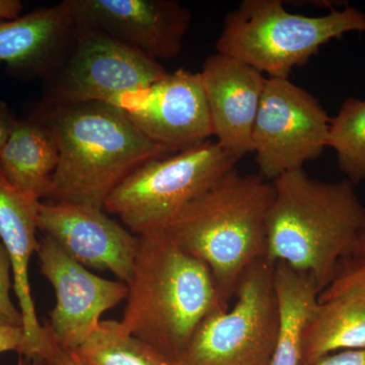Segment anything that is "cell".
<instances>
[{"label":"cell","mask_w":365,"mask_h":365,"mask_svg":"<svg viewBox=\"0 0 365 365\" xmlns=\"http://www.w3.org/2000/svg\"><path fill=\"white\" fill-rule=\"evenodd\" d=\"M34 115L58 148V165L45 197L49 202L103 209L125 178L170 153L144 136L119 108L106 103H43Z\"/></svg>","instance_id":"1"},{"label":"cell","mask_w":365,"mask_h":365,"mask_svg":"<svg viewBox=\"0 0 365 365\" xmlns=\"http://www.w3.org/2000/svg\"><path fill=\"white\" fill-rule=\"evenodd\" d=\"M354 185L312 179L304 169L273 182L267 259L309 274L319 292L335 277L365 228V205Z\"/></svg>","instance_id":"2"},{"label":"cell","mask_w":365,"mask_h":365,"mask_svg":"<svg viewBox=\"0 0 365 365\" xmlns=\"http://www.w3.org/2000/svg\"><path fill=\"white\" fill-rule=\"evenodd\" d=\"M124 328L176 362L206 317L227 309L210 271L163 230L139 235Z\"/></svg>","instance_id":"3"},{"label":"cell","mask_w":365,"mask_h":365,"mask_svg":"<svg viewBox=\"0 0 365 365\" xmlns=\"http://www.w3.org/2000/svg\"><path fill=\"white\" fill-rule=\"evenodd\" d=\"M273 184L234 170L187 204L163 232L210 271L225 304L244 273L267 258Z\"/></svg>","instance_id":"4"},{"label":"cell","mask_w":365,"mask_h":365,"mask_svg":"<svg viewBox=\"0 0 365 365\" xmlns=\"http://www.w3.org/2000/svg\"><path fill=\"white\" fill-rule=\"evenodd\" d=\"M350 32H365V14L348 4L307 16L290 13L281 0H244L225 16L215 49L268 78H289L322 46Z\"/></svg>","instance_id":"5"},{"label":"cell","mask_w":365,"mask_h":365,"mask_svg":"<svg viewBox=\"0 0 365 365\" xmlns=\"http://www.w3.org/2000/svg\"><path fill=\"white\" fill-rule=\"evenodd\" d=\"M239 160L210 140L151 160L120 182L103 209L138 237L160 232L187 204L235 170Z\"/></svg>","instance_id":"6"},{"label":"cell","mask_w":365,"mask_h":365,"mask_svg":"<svg viewBox=\"0 0 365 365\" xmlns=\"http://www.w3.org/2000/svg\"><path fill=\"white\" fill-rule=\"evenodd\" d=\"M274 269L267 258L252 265L237 284L234 306L201 322L176 365H268L279 324Z\"/></svg>","instance_id":"7"},{"label":"cell","mask_w":365,"mask_h":365,"mask_svg":"<svg viewBox=\"0 0 365 365\" xmlns=\"http://www.w3.org/2000/svg\"><path fill=\"white\" fill-rule=\"evenodd\" d=\"M168 71L157 60L91 29L76 26L63 58L48 76L54 105L101 102L114 105L126 93L148 88Z\"/></svg>","instance_id":"8"},{"label":"cell","mask_w":365,"mask_h":365,"mask_svg":"<svg viewBox=\"0 0 365 365\" xmlns=\"http://www.w3.org/2000/svg\"><path fill=\"white\" fill-rule=\"evenodd\" d=\"M330 122L309 91L289 78H267L252 135L261 176L275 181L317 160L328 148Z\"/></svg>","instance_id":"9"},{"label":"cell","mask_w":365,"mask_h":365,"mask_svg":"<svg viewBox=\"0 0 365 365\" xmlns=\"http://www.w3.org/2000/svg\"><path fill=\"white\" fill-rule=\"evenodd\" d=\"M115 107L144 136L165 150L179 153L213 136L200 73L178 69L148 88L118 98Z\"/></svg>","instance_id":"10"},{"label":"cell","mask_w":365,"mask_h":365,"mask_svg":"<svg viewBox=\"0 0 365 365\" xmlns=\"http://www.w3.org/2000/svg\"><path fill=\"white\" fill-rule=\"evenodd\" d=\"M37 255L41 273L56 294L43 325L61 347L76 351L100 325L103 314L126 299L128 287L91 273L45 235Z\"/></svg>","instance_id":"11"},{"label":"cell","mask_w":365,"mask_h":365,"mask_svg":"<svg viewBox=\"0 0 365 365\" xmlns=\"http://www.w3.org/2000/svg\"><path fill=\"white\" fill-rule=\"evenodd\" d=\"M76 25L157 60L181 52L191 14L176 0H68Z\"/></svg>","instance_id":"12"},{"label":"cell","mask_w":365,"mask_h":365,"mask_svg":"<svg viewBox=\"0 0 365 365\" xmlns=\"http://www.w3.org/2000/svg\"><path fill=\"white\" fill-rule=\"evenodd\" d=\"M38 230L86 268L107 270L128 282L139 237L104 209L67 202H41Z\"/></svg>","instance_id":"13"},{"label":"cell","mask_w":365,"mask_h":365,"mask_svg":"<svg viewBox=\"0 0 365 365\" xmlns=\"http://www.w3.org/2000/svg\"><path fill=\"white\" fill-rule=\"evenodd\" d=\"M213 136L242 160L253 153L252 135L267 78L241 60L216 52L200 72Z\"/></svg>","instance_id":"14"},{"label":"cell","mask_w":365,"mask_h":365,"mask_svg":"<svg viewBox=\"0 0 365 365\" xmlns=\"http://www.w3.org/2000/svg\"><path fill=\"white\" fill-rule=\"evenodd\" d=\"M360 348H365V265L345 259L307 317L304 364Z\"/></svg>","instance_id":"15"},{"label":"cell","mask_w":365,"mask_h":365,"mask_svg":"<svg viewBox=\"0 0 365 365\" xmlns=\"http://www.w3.org/2000/svg\"><path fill=\"white\" fill-rule=\"evenodd\" d=\"M76 25L68 0L0 20V62L23 76H48L68 50Z\"/></svg>","instance_id":"16"},{"label":"cell","mask_w":365,"mask_h":365,"mask_svg":"<svg viewBox=\"0 0 365 365\" xmlns=\"http://www.w3.org/2000/svg\"><path fill=\"white\" fill-rule=\"evenodd\" d=\"M40 199L14 188L0 173V242L11 260L14 294L24 319L26 346L21 356L28 359L37 356L44 340V328L37 317L29 277L31 259L40 247Z\"/></svg>","instance_id":"17"},{"label":"cell","mask_w":365,"mask_h":365,"mask_svg":"<svg viewBox=\"0 0 365 365\" xmlns=\"http://www.w3.org/2000/svg\"><path fill=\"white\" fill-rule=\"evenodd\" d=\"M58 148L35 115L16 120L0 151V173L14 188L45 198L58 165Z\"/></svg>","instance_id":"18"},{"label":"cell","mask_w":365,"mask_h":365,"mask_svg":"<svg viewBox=\"0 0 365 365\" xmlns=\"http://www.w3.org/2000/svg\"><path fill=\"white\" fill-rule=\"evenodd\" d=\"M274 287L279 324L268 365L304 364V330L319 294L314 278L284 264H275Z\"/></svg>","instance_id":"19"},{"label":"cell","mask_w":365,"mask_h":365,"mask_svg":"<svg viewBox=\"0 0 365 365\" xmlns=\"http://www.w3.org/2000/svg\"><path fill=\"white\" fill-rule=\"evenodd\" d=\"M76 352L88 365H176L115 319L101 322Z\"/></svg>","instance_id":"20"},{"label":"cell","mask_w":365,"mask_h":365,"mask_svg":"<svg viewBox=\"0 0 365 365\" xmlns=\"http://www.w3.org/2000/svg\"><path fill=\"white\" fill-rule=\"evenodd\" d=\"M328 148L337 153L338 165L356 186L365 180V98H348L330 122Z\"/></svg>","instance_id":"21"},{"label":"cell","mask_w":365,"mask_h":365,"mask_svg":"<svg viewBox=\"0 0 365 365\" xmlns=\"http://www.w3.org/2000/svg\"><path fill=\"white\" fill-rule=\"evenodd\" d=\"M11 265L4 245L0 242V326L21 327L24 319L20 309L11 300Z\"/></svg>","instance_id":"22"},{"label":"cell","mask_w":365,"mask_h":365,"mask_svg":"<svg viewBox=\"0 0 365 365\" xmlns=\"http://www.w3.org/2000/svg\"><path fill=\"white\" fill-rule=\"evenodd\" d=\"M44 328V340L37 356L47 362L48 365H88L78 356L76 351H71L61 347L47 330Z\"/></svg>","instance_id":"23"},{"label":"cell","mask_w":365,"mask_h":365,"mask_svg":"<svg viewBox=\"0 0 365 365\" xmlns=\"http://www.w3.org/2000/svg\"><path fill=\"white\" fill-rule=\"evenodd\" d=\"M302 365H365V348L331 353Z\"/></svg>","instance_id":"24"},{"label":"cell","mask_w":365,"mask_h":365,"mask_svg":"<svg viewBox=\"0 0 365 365\" xmlns=\"http://www.w3.org/2000/svg\"><path fill=\"white\" fill-rule=\"evenodd\" d=\"M25 346V331L21 327L0 326V354L16 351L21 356Z\"/></svg>","instance_id":"25"},{"label":"cell","mask_w":365,"mask_h":365,"mask_svg":"<svg viewBox=\"0 0 365 365\" xmlns=\"http://www.w3.org/2000/svg\"><path fill=\"white\" fill-rule=\"evenodd\" d=\"M16 120L6 103L0 100V151L6 145Z\"/></svg>","instance_id":"26"},{"label":"cell","mask_w":365,"mask_h":365,"mask_svg":"<svg viewBox=\"0 0 365 365\" xmlns=\"http://www.w3.org/2000/svg\"><path fill=\"white\" fill-rule=\"evenodd\" d=\"M23 4L20 0H0V20H14L20 18Z\"/></svg>","instance_id":"27"},{"label":"cell","mask_w":365,"mask_h":365,"mask_svg":"<svg viewBox=\"0 0 365 365\" xmlns=\"http://www.w3.org/2000/svg\"><path fill=\"white\" fill-rule=\"evenodd\" d=\"M347 259H351L365 265V228L355 242L351 254Z\"/></svg>","instance_id":"28"},{"label":"cell","mask_w":365,"mask_h":365,"mask_svg":"<svg viewBox=\"0 0 365 365\" xmlns=\"http://www.w3.org/2000/svg\"><path fill=\"white\" fill-rule=\"evenodd\" d=\"M18 365H48V364H47V362L45 361V360L40 359V357L35 356V357H30V359H28V357H20V361H19Z\"/></svg>","instance_id":"29"}]
</instances>
